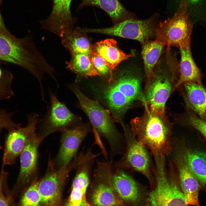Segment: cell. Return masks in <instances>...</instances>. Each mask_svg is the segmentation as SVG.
<instances>
[{"label": "cell", "instance_id": "obj_20", "mask_svg": "<svg viewBox=\"0 0 206 206\" xmlns=\"http://www.w3.org/2000/svg\"><path fill=\"white\" fill-rule=\"evenodd\" d=\"M93 52L102 58L109 68L111 76L108 80L110 82L113 79V71L122 61L134 56L126 54L120 50L117 42L113 39H108L96 43L93 46Z\"/></svg>", "mask_w": 206, "mask_h": 206}, {"label": "cell", "instance_id": "obj_14", "mask_svg": "<svg viewBox=\"0 0 206 206\" xmlns=\"http://www.w3.org/2000/svg\"><path fill=\"white\" fill-rule=\"evenodd\" d=\"M43 140L37 135L35 130L29 135L19 156L20 169L15 189L31 184L37 178L38 149Z\"/></svg>", "mask_w": 206, "mask_h": 206}, {"label": "cell", "instance_id": "obj_27", "mask_svg": "<svg viewBox=\"0 0 206 206\" xmlns=\"http://www.w3.org/2000/svg\"><path fill=\"white\" fill-rule=\"evenodd\" d=\"M171 115L175 122L190 126L199 132L206 139V121L200 118L191 111L187 109L186 112L183 114Z\"/></svg>", "mask_w": 206, "mask_h": 206}, {"label": "cell", "instance_id": "obj_16", "mask_svg": "<svg viewBox=\"0 0 206 206\" xmlns=\"http://www.w3.org/2000/svg\"><path fill=\"white\" fill-rule=\"evenodd\" d=\"M72 0H53L52 12L46 19L39 21L41 29L60 37L73 29L76 19L71 15L70 6Z\"/></svg>", "mask_w": 206, "mask_h": 206}, {"label": "cell", "instance_id": "obj_7", "mask_svg": "<svg viewBox=\"0 0 206 206\" xmlns=\"http://www.w3.org/2000/svg\"><path fill=\"white\" fill-rule=\"evenodd\" d=\"M156 15L140 20L130 18L122 21L112 27L99 29H81L84 33H95L109 35L138 41L143 45L154 35Z\"/></svg>", "mask_w": 206, "mask_h": 206}, {"label": "cell", "instance_id": "obj_39", "mask_svg": "<svg viewBox=\"0 0 206 206\" xmlns=\"http://www.w3.org/2000/svg\"><path fill=\"white\" fill-rule=\"evenodd\" d=\"M3 1V0H0V1L1 3H2V1Z\"/></svg>", "mask_w": 206, "mask_h": 206}, {"label": "cell", "instance_id": "obj_13", "mask_svg": "<svg viewBox=\"0 0 206 206\" xmlns=\"http://www.w3.org/2000/svg\"><path fill=\"white\" fill-rule=\"evenodd\" d=\"M109 185L125 203L132 206H145L146 193L129 175L121 169L111 171Z\"/></svg>", "mask_w": 206, "mask_h": 206}, {"label": "cell", "instance_id": "obj_2", "mask_svg": "<svg viewBox=\"0 0 206 206\" xmlns=\"http://www.w3.org/2000/svg\"><path fill=\"white\" fill-rule=\"evenodd\" d=\"M141 79L129 71L114 76L112 81L100 88L98 93L115 120L121 124L127 111L133 102L146 104L141 88Z\"/></svg>", "mask_w": 206, "mask_h": 206}, {"label": "cell", "instance_id": "obj_33", "mask_svg": "<svg viewBox=\"0 0 206 206\" xmlns=\"http://www.w3.org/2000/svg\"><path fill=\"white\" fill-rule=\"evenodd\" d=\"M1 2L0 1V5ZM0 33L7 36L12 35L7 29L5 24L0 10Z\"/></svg>", "mask_w": 206, "mask_h": 206}, {"label": "cell", "instance_id": "obj_37", "mask_svg": "<svg viewBox=\"0 0 206 206\" xmlns=\"http://www.w3.org/2000/svg\"><path fill=\"white\" fill-rule=\"evenodd\" d=\"M3 73V71L1 70V69L0 68V78L1 77Z\"/></svg>", "mask_w": 206, "mask_h": 206}, {"label": "cell", "instance_id": "obj_34", "mask_svg": "<svg viewBox=\"0 0 206 206\" xmlns=\"http://www.w3.org/2000/svg\"><path fill=\"white\" fill-rule=\"evenodd\" d=\"M78 206H91L90 205L87 201L86 196L83 198L80 204Z\"/></svg>", "mask_w": 206, "mask_h": 206}, {"label": "cell", "instance_id": "obj_6", "mask_svg": "<svg viewBox=\"0 0 206 206\" xmlns=\"http://www.w3.org/2000/svg\"><path fill=\"white\" fill-rule=\"evenodd\" d=\"M155 163V184L146 193L145 206H188L178 182L167 178L165 161Z\"/></svg>", "mask_w": 206, "mask_h": 206}, {"label": "cell", "instance_id": "obj_8", "mask_svg": "<svg viewBox=\"0 0 206 206\" xmlns=\"http://www.w3.org/2000/svg\"><path fill=\"white\" fill-rule=\"evenodd\" d=\"M78 164V161L75 159L68 164L56 169L49 156L45 173L38 182L41 203L47 205L52 203H59L62 189L66 179L70 172L76 168Z\"/></svg>", "mask_w": 206, "mask_h": 206}, {"label": "cell", "instance_id": "obj_4", "mask_svg": "<svg viewBox=\"0 0 206 206\" xmlns=\"http://www.w3.org/2000/svg\"><path fill=\"white\" fill-rule=\"evenodd\" d=\"M68 87L77 98L81 107L87 115L98 134L105 138L110 144L112 153L121 152V137L115 128L110 116V112L96 100H91L85 96L76 85Z\"/></svg>", "mask_w": 206, "mask_h": 206}, {"label": "cell", "instance_id": "obj_22", "mask_svg": "<svg viewBox=\"0 0 206 206\" xmlns=\"http://www.w3.org/2000/svg\"><path fill=\"white\" fill-rule=\"evenodd\" d=\"M179 49L181 54L180 76L174 85L173 92L186 82H193L202 84V74L193 60L191 47L181 48Z\"/></svg>", "mask_w": 206, "mask_h": 206}, {"label": "cell", "instance_id": "obj_25", "mask_svg": "<svg viewBox=\"0 0 206 206\" xmlns=\"http://www.w3.org/2000/svg\"><path fill=\"white\" fill-rule=\"evenodd\" d=\"M62 43L71 54H80L91 57L93 46L90 39L76 28L67 32L60 37Z\"/></svg>", "mask_w": 206, "mask_h": 206}, {"label": "cell", "instance_id": "obj_3", "mask_svg": "<svg viewBox=\"0 0 206 206\" xmlns=\"http://www.w3.org/2000/svg\"><path fill=\"white\" fill-rule=\"evenodd\" d=\"M143 106V114L131 120V129L137 140L148 148L154 156L165 157L171 149L170 136L173 123L166 115L152 113L147 105Z\"/></svg>", "mask_w": 206, "mask_h": 206}, {"label": "cell", "instance_id": "obj_21", "mask_svg": "<svg viewBox=\"0 0 206 206\" xmlns=\"http://www.w3.org/2000/svg\"><path fill=\"white\" fill-rule=\"evenodd\" d=\"M93 159L87 158L77 167L71 193L65 206H78L86 196L90 182V171Z\"/></svg>", "mask_w": 206, "mask_h": 206}, {"label": "cell", "instance_id": "obj_24", "mask_svg": "<svg viewBox=\"0 0 206 206\" xmlns=\"http://www.w3.org/2000/svg\"><path fill=\"white\" fill-rule=\"evenodd\" d=\"M142 46L141 54L144 65L146 89L154 75V67L165 45L162 43L155 40H148Z\"/></svg>", "mask_w": 206, "mask_h": 206}, {"label": "cell", "instance_id": "obj_19", "mask_svg": "<svg viewBox=\"0 0 206 206\" xmlns=\"http://www.w3.org/2000/svg\"><path fill=\"white\" fill-rule=\"evenodd\" d=\"M179 88L187 109L206 121V89L202 84L190 81L183 83Z\"/></svg>", "mask_w": 206, "mask_h": 206}, {"label": "cell", "instance_id": "obj_12", "mask_svg": "<svg viewBox=\"0 0 206 206\" xmlns=\"http://www.w3.org/2000/svg\"><path fill=\"white\" fill-rule=\"evenodd\" d=\"M175 84L172 76L162 72L155 73L144 94L150 111L156 114L165 115V105Z\"/></svg>", "mask_w": 206, "mask_h": 206}, {"label": "cell", "instance_id": "obj_30", "mask_svg": "<svg viewBox=\"0 0 206 206\" xmlns=\"http://www.w3.org/2000/svg\"><path fill=\"white\" fill-rule=\"evenodd\" d=\"M12 113L7 110L0 109V132L3 129L7 131L21 126V124L15 122L12 118Z\"/></svg>", "mask_w": 206, "mask_h": 206}, {"label": "cell", "instance_id": "obj_9", "mask_svg": "<svg viewBox=\"0 0 206 206\" xmlns=\"http://www.w3.org/2000/svg\"><path fill=\"white\" fill-rule=\"evenodd\" d=\"M50 103L47 112L43 119L40 120L37 135L43 140L55 132H62L72 127L78 120L56 95L49 89Z\"/></svg>", "mask_w": 206, "mask_h": 206}, {"label": "cell", "instance_id": "obj_35", "mask_svg": "<svg viewBox=\"0 0 206 206\" xmlns=\"http://www.w3.org/2000/svg\"><path fill=\"white\" fill-rule=\"evenodd\" d=\"M202 0H188V5H196L199 3Z\"/></svg>", "mask_w": 206, "mask_h": 206}, {"label": "cell", "instance_id": "obj_26", "mask_svg": "<svg viewBox=\"0 0 206 206\" xmlns=\"http://www.w3.org/2000/svg\"><path fill=\"white\" fill-rule=\"evenodd\" d=\"M66 64L67 69L80 76H100L92 65L90 57L86 54H72L70 60Z\"/></svg>", "mask_w": 206, "mask_h": 206}, {"label": "cell", "instance_id": "obj_15", "mask_svg": "<svg viewBox=\"0 0 206 206\" xmlns=\"http://www.w3.org/2000/svg\"><path fill=\"white\" fill-rule=\"evenodd\" d=\"M88 131L84 126L80 125L61 132L59 150L55 159L52 161L56 168H60L72 161Z\"/></svg>", "mask_w": 206, "mask_h": 206}, {"label": "cell", "instance_id": "obj_38", "mask_svg": "<svg viewBox=\"0 0 206 206\" xmlns=\"http://www.w3.org/2000/svg\"><path fill=\"white\" fill-rule=\"evenodd\" d=\"M2 148V146L0 144V149H1Z\"/></svg>", "mask_w": 206, "mask_h": 206}, {"label": "cell", "instance_id": "obj_28", "mask_svg": "<svg viewBox=\"0 0 206 206\" xmlns=\"http://www.w3.org/2000/svg\"><path fill=\"white\" fill-rule=\"evenodd\" d=\"M38 181L35 179L28 187L22 196L20 206H39L41 198L38 187Z\"/></svg>", "mask_w": 206, "mask_h": 206}, {"label": "cell", "instance_id": "obj_23", "mask_svg": "<svg viewBox=\"0 0 206 206\" xmlns=\"http://www.w3.org/2000/svg\"><path fill=\"white\" fill-rule=\"evenodd\" d=\"M86 6H96L103 10L110 16L114 24L129 19L136 18L118 0H83L78 9Z\"/></svg>", "mask_w": 206, "mask_h": 206}, {"label": "cell", "instance_id": "obj_31", "mask_svg": "<svg viewBox=\"0 0 206 206\" xmlns=\"http://www.w3.org/2000/svg\"><path fill=\"white\" fill-rule=\"evenodd\" d=\"M91 62L94 68L100 76L108 77L111 76L110 70L103 59L93 53L90 57Z\"/></svg>", "mask_w": 206, "mask_h": 206}, {"label": "cell", "instance_id": "obj_32", "mask_svg": "<svg viewBox=\"0 0 206 206\" xmlns=\"http://www.w3.org/2000/svg\"><path fill=\"white\" fill-rule=\"evenodd\" d=\"M4 167L2 165L0 174V206H10L12 197L5 195L3 193Z\"/></svg>", "mask_w": 206, "mask_h": 206}, {"label": "cell", "instance_id": "obj_5", "mask_svg": "<svg viewBox=\"0 0 206 206\" xmlns=\"http://www.w3.org/2000/svg\"><path fill=\"white\" fill-rule=\"evenodd\" d=\"M188 0H180L178 9L171 18L160 22L155 27V40L169 49L190 47L193 24L189 15Z\"/></svg>", "mask_w": 206, "mask_h": 206}, {"label": "cell", "instance_id": "obj_29", "mask_svg": "<svg viewBox=\"0 0 206 206\" xmlns=\"http://www.w3.org/2000/svg\"><path fill=\"white\" fill-rule=\"evenodd\" d=\"M13 78V75L10 72L6 70L3 71L0 78V100L9 99L14 95L12 88Z\"/></svg>", "mask_w": 206, "mask_h": 206}, {"label": "cell", "instance_id": "obj_18", "mask_svg": "<svg viewBox=\"0 0 206 206\" xmlns=\"http://www.w3.org/2000/svg\"><path fill=\"white\" fill-rule=\"evenodd\" d=\"M177 154L185 162L206 192V151L188 147L182 143Z\"/></svg>", "mask_w": 206, "mask_h": 206}, {"label": "cell", "instance_id": "obj_17", "mask_svg": "<svg viewBox=\"0 0 206 206\" xmlns=\"http://www.w3.org/2000/svg\"><path fill=\"white\" fill-rule=\"evenodd\" d=\"M176 162L178 173V183L188 205L201 206L199 192L202 189L198 180L185 162L176 155Z\"/></svg>", "mask_w": 206, "mask_h": 206}, {"label": "cell", "instance_id": "obj_11", "mask_svg": "<svg viewBox=\"0 0 206 206\" xmlns=\"http://www.w3.org/2000/svg\"><path fill=\"white\" fill-rule=\"evenodd\" d=\"M40 120L39 115L33 113L28 116L27 125L10 130L5 137L2 165L15 164L26 144L30 134L35 130L36 125Z\"/></svg>", "mask_w": 206, "mask_h": 206}, {"label": "cell", "instance_id": "obj_36", "mask_svg": "<svg viewBox=\"0 0 206 206\" xmlns=\"http://www.w3.org/2000/svg\"><path fill=\"white\" fill-rule=\"evenodd\" d=\"M59 203L58 202L54 203H50L46 205L47 206H58Z\"/></svg>", "mask_w": 206, "mask_h": 206}, {"label": "cell", "instance_id": "obj_1", "mask_svg": "<svg viewBox=\"0 0 206 206\" xmlns=\"http://www.w3.org/2000/svg\"><path fill=\"white\" fill-rule=\"evenodd\" d=\"M0 62L25 69L37 79L40 84L44 74L51 76L55 72L29 36L20 38L0 33Z\"/></svg>", "mask_w": 206, "mask_h": 206}, {"label": "cell", "instance_id": "obj_10", "mask_svg": "<svg viewBox=\"0 0 206 206\" xmlns=\"http://www.w3.org/2000/svg\"><path fill=\"white\" fill-rule=\"evenodd\" d=\"M121 126L126 140V149L120 166L130 167L141 173L152 185L154 181L150 169L149 158L146 147L137 140L131 128L124 123Z\"/></svg>", "mask_w": 206, "mask_h": 206}]
</instances>
